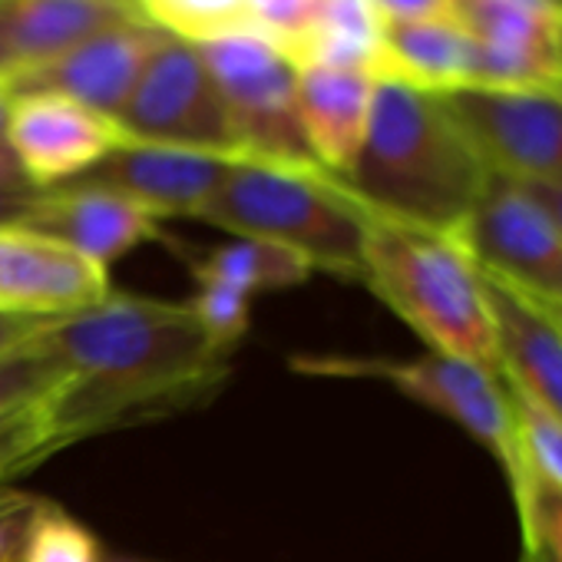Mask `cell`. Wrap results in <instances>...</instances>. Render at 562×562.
<instances>
[{"label":"cell","mask_w":562,"mask_h":562,"mask_svg":"<svg viewBox=\"0 0 562 562\" xmlns=\"http://www.w3.org/2000/svg\"><path fill=\"white\" fill-rule=\"evenodd\" d=\"M199 222L292 248L315 271L361 281L364 209L328 172L235 159Z\"/></svg>","instance_id":"cell-4"},{"label":"cell","mask_w":562,"mask_h":562,"mask_svg":"<svg viewBox=\"0 0 562 562\" xmlns=\"http://www.w3.org/2000/svg\"><path fill=\"white\" fill-rule=\"evenodd\" d=\"M483 271V268H480ZM496 328V364L503 381L562 417V328L519 289L483 271Z\"/></svg>","instance_id":"cell-17"},{"label":"cell","mask_w":562,"mask_h":562,"mask_svg":"<svg viewBox=\"0 0 562 562\" xmlns=\"http://www.w3.org/2000/svg\"><path fill=\"white\" fill-rule=\"evenodd\" d=\"M503 378V374H499ZM513 417H516V434H519V450L529 476L555 493H562V417L536 404L529 394L513 387L506 381Z\"/></svg>","instance_id":"cell-25"},{"label":"cell","mask_w":562,"mask_h":562,"mask_svg":"<svg viewBox=\"0 0 562 562\" xmlns=\"http://www.w3.org/2000/svg\"><path fill=\"white\" fill-rule=\"evenodd\" d=\"M447 103L493 172L562 189V90L467 87L447 93Z\"/></svg>","instance_id":"cell-9"},{"label":"cell","mask_w":562,"mask_h":562,"mask_svg":"<svg viewBox=\"0 0 562 562\" xmlns=\"http://www.w3.org/2000/svg\"><path fill=\"white\" fill-rule=\"evenodd\" d=\"M31 189V182L21 172V162L14 159L11 146L0 143V192H24Z\"/></svg>","instance_id":"cell-34"},{"label":"cell","mask_w":562,"mask_h":562,"mask_svg":"<svg viewBox=\"0 0 562 562\" xmlns=\"http://www.w3.org/2000/svg\"><path fill=\"white\" fill-rule=\"evenodd\" d=\"M552 4H555V8H559V11H562V0H552Z\"/></svg>","instance_id":"cell-39"},{"label":"cell","mask_w":562,"mask_h":562,"mask_svg":"<svg viewBox=\"0 0 562 562\" xmlns=\"http://www.w3.org/2000/svg\"><path fill=\"white\" fill-rule=\"evenodd\" d=\"M41 499L44 496L18 490V486H0V562L24 559Z\"/></svg>","instance_id":"cell-29"},{"label":"cell","mask_w":562,"mask_h":562,"mask_svg":"<svg viewBox=\"0 0 562 562\" xmlns=\"http://www.w3.org/2000/svg\"><path fill=\"white\" fill-rule=\"evenodd\" d=\"M450 8H453V0H450Z\"/></svg>","instance_id":"cell-41"},{"label":"cell","mask_w":562,"mask_h":562,"mask_svg":"<svg viewBox=\"0 0 562 562\" xmlns=\"http://www.w3.org/2000/svg\"><path fill=\"white\" fill-rule=\"evenodd\" d=\"M516 519L522 536V562H562V493L532 480Z\"/></svg>","instance_id":"cell-28"},{"label":"cell","mask_w":562,"mask_h":562,"mask_svg":"<svg viewBox=\"0 0 562 562\" xmlns=\"http://www.w3.org/2000/svg\"><path fill=\"white\" fill-rule=\"evenodd\" d=\"M453 18L473 37V87L562 90L552 0H453Z\"/></svg>","instance_id":"cell-10"},{"label":"cell","mask_w":562,"mask_h":562,"mask_svg":"<svg viewBox=\"0 0 562 562\" xmlns=\"http://www.w3.org/2000/svg\"><path fill=\"white\" fill-rule=\"evenodd\" d=\"M457 235L486 274L562 305V228L529 186L493 172Z\"/></svg>","instance_id":"cell-8"},{"label":"cell","mask_w":562,"mask_h":562,"mask_svg":"<svg viewBox=\"0 0 562 562\" xmlns=\"http://www.w3.org/2000/svg\"><path fill=\"white\" fill-rule=\"evenodd\" d=\"M21 225L70 245L103 268H110L126 251L159 238L156 215L123 195L90 186H60L41 192Z\"/></svg>","instance_id":"cell-16"},{"label":"cell","mask_w":562,"mask_h":562,"mask_svg":"<svg viewBox=\"0 0 562 562\" xmlns=\"http://www.w3.org/2000/svg\"><path fill=\"white\" fill-rule=\"evenodd\" d=\"M192 268L232 281V285H238L251 299L258 292H281V289L305 285L315 274L312 261L302 258L299 251L258 238H235L228 245H218L205 251L199 261H192Z\"/></svg>","instance_id":"cell-21"},{"label":"cell","mask_w":562,"mask_h":562,"mask_svg":"<svg viewBox=\"0 0 562 562\" xmlns=\"http://www.w3.org/2000/svg\"><path fill=\"white\" fill-rule=\"evenodd\" d=\"M8 116H11V93L0 87V143L8 136Z\"/></svg>","instance_id":"cell-36"},{"label":"cell","mask_w":562,"mask_h":562,"mask_svg":"<svg viewBox=\"0 0 562 562\" xmlns=\"http://www.w3.org/2000/svg\"><path fill=\"white\" fill-rule=\"evenodd\" d=\"M384 34L374 0H318L305 27L281 47L295 67L361 70L384 80Z\"/></svg>","instance_id":"cell-20"},{"label":"cell","mask_w":562,"mask_h":562,"mask_svg":"<svg viewBox=\"0 0 562 562\" xmlns=\"http://www.w3.org/2000/svg\"><path fill=\"white\" fill-rule=\"evenodd\" d=\"M232 162L235 159L212 156V153L126 139L103 162H97L87 176L67 186L106 189L113 195L136 202L156 218H166V215L199 218V212L215 195Z\"/></svg>","instance_id":"cell-14"},{"label":"cell","mask_w":562,"mask_h":562,"mask_svg":"<svg viewBox=\"0 0 562 562\" xmlns=\"http://www.w3.org/2000/svg\"><path fill=\"white\" fill-rule=\"evenodd\" d=\"M241 149V159L325 172L302 133L295 80L299 70L271 37L235 31L199 44Z\"/></svg>","instance_id":"cell-6"},{"label":"cell","mask_w":562,"mask_h":562,"mask_svg":"<svg viewBox=\"0 0 562 562\" xmlns=\"http://www.w3.org/2000/svg\"><path fill=\"white\" fill-rule=\"evenodd\" d=\"M384 24H414L450 14V0H374Z\"/></svg>","instance_id":"cell-31"},{"label":"cell","mask_w":562,"mask_h":562,"mask_svg":"<svg viewBox=\"0 0 562 562\" xmlns=\"http://www.w3.org/2000/svg\"><path fill=\"white\" fill-rule=\"evenodd\" d=\"M361 281L427 351L499 371L486 281L460 235L364 209Z\"/></svg>","instance_id":"cell-3"},{"label":"cell","mask_w":562,"mask_h":562,"mask_svg":"<svg viewBox=\"0 0 562 562\" xmlns=\"http://www.w3.org/2000/svg\"><path fill=\"white\" fill-rule=\"evenodd\" d=\"M490 176L447 97L378 80L364 146L341 186L374 215L457 235Z\"/></svg>","instance_id":"cell-2"},{"label":"cell","mask_w":562,"mask_h":562,"mask_svg":"<svg viewBox=\"0 0 562 562\" xmlns=\"http://www.w3.org/2000/svg\"><path fill=\"white\" fill-rule=\"evenodd\" d=\"M539 305H542V302H539ZM542 308H546V312H549V315L555 318V325L562 328V305H542Z\"/></svg>","instance_id":"cell-37"},{"label":"cell","mask_w":562,"mask_h":562,"mask_svg":"<svg viewBox=\"0 0 562 562\" xmlns=\"http://www.w3.org/2000/svg\"><path fill=\"white\" fill-rule=\"evenodd\" d=\"M21 562H106V555L90 526L70 516L60 503L41 499Z\"/></svg>","instance_id":"cell-26"},{"label":"cell","mask_w":562,"mask_h":562,"mask_svg":"<svg viewBox=\"0 0 562 562\" xmlns=\"http://www.w3.org/2000/svg\"><path fill=\"white\" fill-rule=\"evenodd\" d=\"M318 0H245L251 31L271 37L278 47H285L308 21Z\"/></svg>","instance_id":"cell-30"},{"label":"cell","mask_w":562,"mask_h":562,"mask_svg":"<svg viewBox=\"0 0 562 562\" xmlns=\"http://www.w3.org/2000/svg\"><path fill=\"white\" fill-rule=\"evenodd\" d=\"M41 189H24V192H0V225H21L34 202H37Z\"/></svg>","instance_id":"cell-33"},{"label":"cell","mask_w":562,"mask_h":562,"mask_svg":"<svg viewBox=\"0 0 562 562\" xmlns=\"http://www.w3.org/2000/svg\"><path fill=\"white\" fill-rule=\"evenodd\" d=\"M136 18L130 0H0V87H14L80 41Z\"/></svg>","instance_id":"cell-15"},{"label":"cell","mask_w":562,"mask_h":562,"mask_svg":"<svg viewBox=\"0 0 562 562\" xmlns=\"http://www.w3.org/2000/svg\"><path fill=\"white\" fill-rule=\"evenodd\" d=\"M64 447H70V440L50 411V397L4 414L0 417V486Z\"/></svg>","instance_id":"cell-23"},{"label":"cell","mask_w":562,"mask_h":562,"mask_svg":"<svg viewBox=\"0 0 562 562\" xmlns=\"http://www.w3.org/2000/svg\"><path fill=\"white\" fill-rule=\"evenodd\" d=\"M526 186V182H522ZM532 192H536V199L552 212V218L559 222V228H562V189H539V186H529Z\"/></svg>","instance_id":"cell-35"},{"label":"cell","mask_w":562,"mask_h":562,"mask_svg":"<svg viewBox=\"0 0 562 562\" xmlns=\"http://www.w3.org/2000/svg\"><path fill=\"white\" fill-rule=\"evenodd\" d=\"M559 70H562V31H559Z\"/></svg>","instance_id":"cell-38"},{"label":"cell","mask_w":562,"mask_h":562,"mask_svg":"<svg viewBox=\"0 0 562 562\" xmlns=\"http://www.w3.org/2000/svg\"><path fill=\"white\" fill-rule=\"evenodd\" d=\"M133 4L143 21L189 44L251 31L245 0H133Z\"/></svg>","instance_id":"cell-22"},{"label":"cell","mask_w":562,"mask_h":562,"mask_svg":"<svg viewBox=\"0 0 562 562\" xmlns=\"http://www.w3.org/2000/svg\"><path fill=\"white\" fill-rule=\"evenodd\" d=\"M70 381V371L60 358L41 341V331L0 358V417L37 404L60 391Z\"/></svg>","instance_id":"cell-24"},{"label":"cell","mask_w":562,"mask_h":562,"mask_svg":"<svg viewBox=\"0 0 562 562\" xmlns=\"http://www.w3.org/2000/svg\"><path fill=\"white\" fill-rule=\"evenodd\" d=\"M295 100L305 143L315 162L345 179L358 162V153L368 136L378 77L361 70H338V67H295Z\"/></svg>","instance_id":"cell-18"},{"label":"cell","mask_w":562,"mask_h":562,"mask_svg":"<svg viewBox=\"0 0 562 562\" xmlns=\"http://www.w3.org/2000/svg\"><path fill=\"white\" fill-rule=\"evenodd\" d=\"M126 139L241 159L228 106L199 44L162 37L116 116Z\"/></svg>","instance_id":"cell-7"},{"label":"cell","mask_w":562,"mask_h":562,"mask_svg":"<svg viewBox=\"0 0 562 562\" xmlns=\"http://www.w3.org/2000/svg\"><path fill=\"white\" fill-rule=\"evenodd\" d=\"M162 37L166 34L143 18L113 24L80 41L47 67L27 74L24 80L8 87V93H57L116 120Z\"/></svg>","instance_id":"cell-13"},{"label":"cell","mask_w":562,"mask_h":562,"mask_svg":"<svg viewBox=\"0 0 562 562\" xmlns=\"http://www.w3.org/2000/svg\"><path fill=\"white\" fill-rule=\"evenodd\" d=\"M103 299H110L103 265L27 225H0V315L57 322Z\"/></svg>","instance_id":"cell-11"},{"label":"cell","mask_w":562,"mask_h":562,"mask_svg":"<svg viewBox=\"0 0 562 562\" xmlns=\"http://www.w3.org/2000/svg\"><path fill=\"white\" fill-rule=\"evenodd\" d=\"M31 189H60L126 143L116 120L57 93H14L8 136Z\"/></svg>","instance_id":"cell-12"},{"label":"cell","mask_w":562,"mask_h":562,"mask_svg":"<svg viewBox=\"0 0 562 562\" xmlns=\"http://www.w3.org/2000/svg\"><path fill=\"white\" fill-rule=\"evenodd\" d=\"M384 80H397L427 93H457L473 87V37L450 14L387 24Z\"/></svg>","instance_id":"cell-19"},{"label":"cell","mask_w":562,"mask_h":562,"mask_svg":"<svg viewBox=\"0 0 562 562\" xmlns=\"http://www.w3.org/2000/svg\"><path fill=\"white\" fill-rule=\"evenodd\" d=\"M113 562H133V559H113Z\"/></svg>","instance_id":"cell-40"},{"label":"cell","mask_w":562,"mask_h":562,"mask_svg":"<svg viewBox=\"0 0 562 562\" xmlns=\"http://www.w3.org/2000/svg\"><path fill=\"white\" fill-rule=\"evenodd\" d=\"M41 341L70 371V381L50 394V411L70 443L209 394L232 355L202 328L189 302L113 292L87 312L47 322Z\"/></svg>","instance_id":"cell-1"},{"label":"cell","mask_w":562,"mask_h":562,"mask_svg":"<svg viewBox=\"0 0 562 562\" xmlns=\"http://www.w3.org/2000/svg\"><path fill=\"white\" fill-rule=\"evenodd\" d=\"M295 368H302L308 374L387 381L404 397H411L420 407L453 420L480 447H486L506 476V486H509L516 509L526 503V496L532 490V476L522 463L516 417H513L509 391H506V381L499 378V371H490V368H480L473 361H460V358H450L440 351H424L420 358H407V361L295 358Z\"/></svg>","instance_id":"cell-5"},{"label":"cell","mask_w":562,"mask_h":562,"mask_svg":"<svg viewBox=\"0 0 562 562\" xmlns=\"http://www.w3.org/2000/svg\"><path fill=\"white\" fill-rule=\"evenodd\" d=\"M47 322H27V318H11V315H0V358L8 351H14L18 345L31 341Z\"/></svg>","instance_id":"cell-32"},{"label":"cell","mask_w":562,"mask_h":562,"mask_svg":"<svg viewBox=\"0 0 562 562\" xmlns=\"http://www.w3.org/2000/svg\"><path fill=\"white\" fill-rule=\"evenodd\" d=\"M195 278V295H192V312L202 322V328L225 348H235L245 331H248V318H251V295L241 292L238 285L225 278H215L209 271L192 268Z\"/></svg>","instance_id":"cell-27"}]
</instances>
